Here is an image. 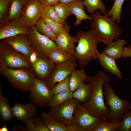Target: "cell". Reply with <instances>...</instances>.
Wrapping results in <instances>:
<instances>
[{
	"label": "cell",
	"instance_id": "2e32d148",
	"mask_svg": "<svg viewBox=\"0 0 131 131\" xmlns=\"http://www.w3.org/2000/svg\"><path fill=\"white\" fill-rule=\"evenodd\" d=\"M63 31L57 36L55 41L58 48L63 50L74 56L75 51L74 44L77 43L78 38L71 35L69 33L70 26L67 22L64 24Z\"/></svg>",
	"mask_w": 131,
	"mask_h": 131
},
{
	"label": "cell",
	"instance_id": "4316f807",
	"mask_svg": "<svg viewBox=\"0 0 131 131\" xmlns=\"http://www.w3.org/2000/svg\"><path fill=\"white\" fill-rule=\"evenodd\" d=\"M27 0H12L8 12V20L17 19L21 17L22 9Z\"/></svg>",
	"mask_w": 131,
	"mask_h": 131
},
{
	"label": "cell",
	"instance_id": "30bf717a",
	"mask_svg": "<svg viewBox=\"0 0 131 131\" xmlns=\"http://www.w3.org/2000/svg\"><path fill=\"white\" fill-rule=\"evenodd\" d=\"M74 116L75 123L86 131H93L103 120L101 118L92 115L80 104L76 108Z\"/></svg>",
	"mask_w": 131,
	"mask_h": 131
},
{
	"label": "cell",
	"instance_id": "f1b7e54d",
	"mask_svg": "<svg viewBox=\"0 0 131 131\" xmlns=\"http://www.w3.org/2000/svg\"><path fill=\"white\" fill-rule=\"evenodd\" d=\"M25 123L26 131H50L44 124L40 116L30 118Z\"/></svg>",
	"mask_w": 131,
	"mask_h": 131
},
{
	"label": "cell",
	"instance_id": "8992f818",
	"mask_svg": "<svg viewBox=\"0 0 131 131\" xmlns=\"http://www.w3.org/2000/svg\"><path fill=\"white\" fill-rule=\"evenodd\" d=\"M0 66L12 69L32 67L29 58L10 45L1 42L0 44Z\"/></svg>",
	"mask_w": 131,
	"mask_h": 131
},
{
	"label": "cell",
	"instance_id": "5b68a950",
	"mask_svg": "<svg viewBox=\"0 0 131 131\" xmlns=\"http://www.w3.org/2000/svg\"><path fill=\"white\" fill-rule=\"evenodd\" d=\"M103 88L106 105L109 110L107 120L115 122L120 121L124 114L131 109L130 101L124 100L118 96L109 83H105Z\"/></svg>",
	"mask_w": 131,
	"mask_h": 131
},
{
	"label": "cell",
	"instance_id": "5bb4252c",
	"mask_svg": "<svg viewBox=\"0 0 131 131\" xmlns=\"http://www.w3.org/2000/svg\"><path fill=\"white\" fill-rule=\"evenodd\" d=\"M1 42L9 45L29 59L35 52L31 47L26 34H19L1 40Z\"/></svg>",
	"mask_w": 131,
	"mask_h": 131
},
{
	"label": "cell",
	"instance_id": "9a60e30c",
	"mask_svg": "<svg viewBox=\"0 0 131 131\" xmlns=\"http://www.w3.org/2000/svg\"><path fill=\"white\" fill-rule=\"evenodd\" d=\"M29 27L21 17L10 20L0 28V39L19 34H27Z\"/></svg>",
	"mask_w": 131,
	"mask_h": 131
},
{
	"label": "cell",
	"instance_id": "d4e9b609",
	"mask_svg": "<svg viewBox=\"0 0 131 131\" xmlns=\"http://www.w3.org/2000/svg\"><path fill=\"white\" fill-rule=\"evenodd\" d=\"M39 116L49 131H66V126L57 120L48 113H41Z\"/></svg>",
	"mask_w": 131,
	"mask_h": 131
},
{
	"label": "cell",
	"instance_id": "7402d4cb",
	"mask_svg": "<svg viewBox=\"0 0 131 131\" xmlns=\"http://www.w3.org/2000/svg\"><path fill=\"white\" fill-rule=\"evenodd\" d=\"M2 87H0V115L1 119L4 121L9 122L14 118L12 107L8 99L2 93Z\"/></svg>",
	"mask_w": 131,
	"mask_h": 131
},
{
	"label": "cell",
	"instance_id": "e575fe53",
	"mask_svg": "<svg viewBox=\"0 0 131 131\" xmlns=\"http://www.w3.org/2000/svg\"><path fill=\"white\" fill-rule=\"evenodd\" d=\"M53 6L59 17L65 21L72 14L70 8L67 4L59 2Z\"/></svg>",
	"mask_w": 131,
	"mask_h": 131
},
{
	"label": "cell",
	"instance_id": "8d00e7d4",
	"mask_svg": "<svg viewBox=\"0 0 131 131\" xmlns=\"http://www.w3.org/2000/svg\"><path fill=\"white\" fill-rule=\"evenodd\" d=\"M120 126L118 130L119 131H131V111L125 112L121 119Z\"/></svg>",
	"mask_w": 131,
	"mask_h": 131
},
{
	"label": "cell",
	"instance_id": "d590c367",
	"mask_svg": "<svg viewBox=\"0 0 131 131\" xmlns=\"http://www.w3.org/2000/svg\"><path fill=\"white\" fill-rule=\"evenodd\" d=\"M71 75L59 82L57 85L51 89L53 95L65 92L70 90V81Z\"/></svg>",
	"mask_w": 131,
	"mask_h": 131
},
{
	"label": "cell",
	"instance_id": "74e56055",
	"mask_svg": "<svg viewBox=\"0 0 131 131\" xmlns=\"http://www.w3.org/2000/svg\"><path fill=\"white\" fill-rule=\"evenodd\" d=\"M42 18L44 22L48 25L57 36L62 32L64 29V25L47 18Z\"/></svg>",
	"mask_w": 131,
	"mask_h": 131
},
{
	"label": "cell",
	"instance_id": "f35d334b",
	"mask_svg": "<svg viewBox=\"0 0 131 131\" xmlns=\"http://www.w3.org/2000/svg\"><path fill=\"white\" fill-rule=\"evenodd\" d=\"M66 131H86L75 123L66 126Z\"/></svg>",
	"mask_w": 131,
	"mask_h": 131
},
{
	"label": "cell",
	"instance_id": "ee69618b",
	"mask_svg": "<svg viewBox=\"0 0 131 131\" xmlns=\"http://www.w3.org/2000/svg\"></svg>",
	"mask_w": 131,
	"mask_h": 131
},
{
	"label": "cell",
	"instance_id": "d6986e66",
	"mask_svg": "<svg viewBox=\"0 0 131 131\" xmlns=\"http://www.w3.org/2000/svg\"><path fill=\"white\" fill-rule=\"evenodd\" d=\"M126 43L125 39H118L107 45L102 53L115 60H117L122 57L123 47Z\"/></svg>",
	"mask_w": 131,
	"mask_h": 131
},
{
	"label": "cell",
	"instance_id": "484cf974",
	"mask_svg": "<svg viewBox=\"0 0 131 131\" xmlns=\"http://www.w3.org/2000/svg\"><path fill=\"white\" fill-rule=\"evenodd\" d=\"M83 3L87 11L90 14L94 13L98 9H99L103 15L107 12V8L101 0H84Z\"/></svg>",
	"mask_w": 131,
	"mask_h": 131
},
{
	"label": "cell",
	"instance_id": "9c48e42d",
	"mask_svg": "<svg viewBox=\"0 0 131 131\" xmlns=\"http://www.w3.org/2000/svg\"><path fill=\"white\" fill-rule=\"evenodd\" d=\"M53 95L46 81L35 78L29 96L31 102L40 107H44L48 105Z\"/></svg>",
	"mask_w": 131,
	"mask_h": 131
},
{
	"label": "cell",
	"instance_id": "44dd1931",
	"mask_svg": "<svg viewBox=\"0 0 131 131\" xmlns=\"http://www.w3.org/2000/svg\"><path fill=\"white\" fill-rule=\"evenodd\" d=\"M92 90L91 85L82 83L75 91L73 92L72 98L77 100L80 104H84L89 100Z\"/></svg>",
	"mask_w": 131,
	"mask_h": 131
},
{
	"label": "cell",
	"instance_id": "ba28073f",
	"mask_svg": "<svg viewBox=\"0 0 131 131\" xmlns=\"http://www.w3.org/2000/svg\"><path fill=\"white\" fill-rule=\"evenodd\" d=\"M80 103L72 98L58 105L50 107L48 113L57 120L66 125L75 123L74 113Z\"/></svg>",
	"mask_w": 131,
	"mask_h": 131
},
{
	"label": "cell",
	"instance_id": "7a4b0ae2",
	"mask_svg": "<svg viewBox=\"0 0 131 131\" xmlns=\"http://www.w3.org/2000/svg\"><path fill=\"white\" fill-rule=\"evenodd\" d=\"M75 36L78 41L74 56L80 68H84L91 61H96L98 59L99 51L97 47L99 42L91 28L86 32L80 31L77 33Z\"/></svg>",
	"mask_w": 131,
	"mask_h": 131
},
{
	"label": "cell",
	"instance_id": "cb8c5ba5",
	"mask_svg": "<svg viewBox=\"0 0 131 131\" xmlns=\"http://www.w3.org/2000/svg\"><path fill=\"white\" fill-rule=\"evenodd\" d=\"M88 75L84 68L75 69L71 75L70 81V89L75 91L82 83L86 81Z\"/></svg>",
	"mask_w": 131,
	"mask_h": 131
},
{
	"label": "cell",
	"instance_id": "4fadbf2b",
	"mask_svg": "<svg viewBox=\"0 0 131 131\" xmlns=\"http://www.w3.org/2000/svg\"><path fill=\"white\" fill-rule=\"evenodd\" d=\"M37 78L46 81L56 65L48 57L33 56L30 59Z\"/></svg>",
	"mask_w": 131,
	"mask_h": 131
},
{
	"label": "cell",
	"instance_id": "83f0119b",
	"mask_svg": "<svg viewBox=\"0 0 131 131\" xmlns=\"http://www.w3.org/2000/svg\"><path fill=\"white\" fill-rule=\"evenodd\" d=\"M124 0H115L112 8L104 15L118 23L121 20L122 8Z\"/></svg>",
	"mask_w": 131,
	"mask_h": 131
},
{
	"label": "cell",
	"instance_id": "1f68e13d",
	"mask_svg": "<svg viewBox=\"0 0 131 131\" xmlns=\"http://www.w3.org/2000/svg\"><path fill=\"white\" fill-rule=\"evenodd\" d=\"M41 17L47 18L63 25L65 22V20L59 17L53 5L45 6L42 13Z\"/></svg>",
	"mask_w": 131,
	"mask_h": 131
},
{
	"label": "cell",
	"instance_id": "8fae6325",
	"mask_svg": "<svg viewBox=\"0 0 131 131\" xmlns=\"http://www.w3.org/2000/svg\"><path fill=\"white\" fill-rule=\"evenodd\" d=\"M45 7L38 0H27L23 7L21 17L29 27L34 26Z\"/></svg>",
	"mask_w": 131,
	"mask_h": 131
},
{
	"label": "cell",
	"instance_id": "d6a6232c",
	"mask_svg": "<svg viewBox=\"0 0 131 131\" xmlns=\"http://www.w3.org/2000/svg\"><path fill=\"white\" fill-rule=\"evenodd\" d=\"M121 123V121L115 122L108 120H103L93 131H115L118 130Z\"/></svg>",
	"mask_w": 131,
	"mask_h": 131
},
{
	"label": "cell",
	"instance_id": "ab89813d",
	"mask_svg": "<svg viewBox=\"0 0 131 131\" xmlns=\"http://www.w3.org/2000/svg\"><path fill=\"white\" fill-rule=\"evenodd\" d=\"M131 57V44L123 47V53L122 57L128 58Z\"/></svg>",
	"mask_w": 131,
	"mask_h": 131
},
{
	"label": "cell",
	"instance_id": "60d3db41",
	"mask_svg": "<svg viewBox=\"0 0 131 131\" xmlns=\"http://www.w3.org/2000/svg\"><path fill=\"white\" fill-rule=\"evenodd\" d=\"M45 6L54 5L59 2V0H38Z\"/></svg>",
	"mask_w": 131,
	"mask_h": 131
},
{
	"label": "cell",
	"instance_id": "4dcf8cb0",
	"mask_svg": "<svg viewBox=\"0 0 131 131\" xmlns=\"http://www.w3.org/2000/svg\"><path fill=\"white\" fill-rule=\"evenodd\" d=\"M73 92L70 90L53 95L50 100L48 106L50 107L62 104L72 98Z\"/></svg>",
	"mask_w": 131,
	"mask_h": 131
},
{
	"label": "cell",
	"instance_id": "603a6c76",
	"mask_svg": "<svg viewBox=\"0 0 131 131\" xmlns=\"http://www.w3.org/2000/svg\"><path fill=\"white\" fill-rule=\"evenodd\" d=\"M48 57L56 65L69 61H77L74 56L58 48L49 53Z\"/></svg>",
	"mask_w": 131,
	"mask_h": 131
},
{
	"label": "cell",
	"instance_id": "7c38bea8",
	"mask_svg": "<svg viewBox=\"0 0 131 131\" xmlns=\"http://www.w3.org/2000/svg\"><path fill=\"white\" fill-rule=\"evenodd\" d=\"M76 62L70 61L57 65L48 79L46 81L48 87L52 89L56 84L71 75L78 66Z\"/></svg>",
	"mask_w": 131,
	"mask_h": 131
},
{
	"label": "cell",
	"instance_id": "e0dca14e",
	"mask_svg": "<svg viewBox=\"0 0 131 131\" xmlns=\"http://www.w3.org/2000/svg\"><path fill=\"white\" fill-rule=\"evenodd\" d=\"M36 106L32 102L24 104L16 102L12 107L14 118L25 123L30 118L35 117L36 115Z\"/></svg>",
	"mask_w": 131,
	"mask_h": 131
},
{
	"label": "cell",
	"instance_id": "ffe728a7",
	"mask_svg": "<svg viewBox=\"0 0 131 131\" xmlns=\"http://www.w3.org/2000/svg\"><path fill=\"white\" fill-rule=\"evenodd\" d=\"M72 14L74 15L76 19L74 23L75 26L78 25L84 20H88L90 21L92 20L91 16L88 15L85 12L83 1L79 0L77 1L68 3Z\"/></svg>",
	"mask_w": 131,
	"mask_h": 131
},
{
	"label": "cell",
	"instance_id": "f546056e",
	"mask_svg": "<svg viewBox=\"0 0 131 131\" xmlns=\"http://www.w3.org/2000/svg\"><path fill=\"white\" fill-rule=\"evenodd\" d=\"M34 26L38 32L45 36L51 40L55 41L57 35L41 17L38 21Z\"/></svg>",
	"mask_w": 131,
	"mask_h": 131
},
{
	"label": "cell",
	"instance_id": "277c9868",
	"mask_svg": "<svg viewBox=\"0 0 131 131\" xmlns=\"http://www.w3.org/2000/svg\"><path fill=\"white\" fill-rule=\"evenodd\" d=\"M0 73L6 77L13 87L26 92H30L36 78L31 67L12 69L0 66Z\"/></svg>",
	"mask_w": 131,
	"mask_h": 131
},
{
	"label": "cell",
	"instance_id": "ac0fdd59",
	"mask_svg": "<svg viewBox=\"0 0 131 131\" xmlns=\"http://www.w3.org/2000/svg\"><path fill=\"white\" fill-rule=\"evenodd\" d=\"M98 56L99 64L106 71L115 75L119 80L122 79V73L117 65L115 60L99 52Z\"/></svg>",
	"mask_w": 131,
	"mask_h": 131
},
{
	"label": "cell",
	"instance_id": "836d02e7",
	"mask_svg": "<svg viewBox=\"0 0 131 131\" xmlns=\"http://www.w3.org/2000/svg\"><path fill=\"white\" fill-rule=\"evenodd\" d=\"M12 0H0V23L2 27L9 22L8 9Z\"/></svg>",
	"mask_w": 131,
	"mask_h": 131
},
{
	"label": "cell",
	"instance_id": "3957f363",
	"mask_svg": "<svg viewBox=\"0 0 131 131\" xmlns=\"http://www.w3.org/2000/svg\"><path fill=\"white\" fill-rule=\"evenodd\" d=\"M90 25L94 31L99 42L106 46L118 39L122 33L121 28L111 18L97 11L91 14Z\"/></svg>",
	"mask_w": 131,
	"mask_h": 131
},
{
	"label": "cell",
	"instance_id": "6da1fadb",
	"mask_svg": "<svg viewBox=\"0 0 131 131\" xmlns=\"http://www.w3.org/2000/svg\"><path fill=\"white\" fill-rule=\"evenodd\" d=\"M111 76L102 70L98 71L92 76L88 75L86 82L92 87V92L89 101L82 105L93 115L103 120H107L109 110L105 104L104 98L103 86L106 82L110 83Z\"/></svg>",
	"mask_w": 131,
	"mask_h": 131
},
{
	"label": "cell",
	"instance_id": "b9f144b4",
	"mask_svg": "<svg viewBox=\"0 0 131 131\" xmlns=\"http://www.w3.org/2000/svg\"><path fill=\"white\" fill-rule=\"evenodd\" d=\"M79 0H59V2L66 4L77 1Z\"/></svg>",
	"mask_w": 131,
	"mask_h": 131
},
{
	"label": "cell",
	"instance_id": "52a82bcc",
	"mask_svg": "<svg viewBox=\"0 0 131 131\" xmlns=\"http://www.w3.org/2000/svg\"><path fill=\"white\" fill-rule=\"evenodd\" d=\"M31 47L39 57H48L51 51L58 49L54 41L37 31L34 26L30 27L26 34Z\"/></svg>",
	"mask_w": 131,
	"mask_h": 131
},
{
	"label": "cell",
	"instance_id": "7bdbcfd3",
	"mask_svg": "<svg viewBox=\"0 0 131 131\" xmlns=\"http://www.w3.org/2000/svg\"><path fill=\"white\" fill-rule=\"evenodd\" d=\"M8 129L6 125H5L2 127L0 128V131H8Z\"/></svg>",
	"mask_w": 131,
	"mask_h": 131
}]
</instances>
